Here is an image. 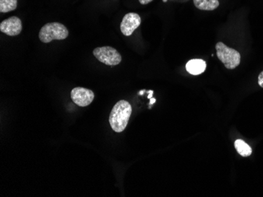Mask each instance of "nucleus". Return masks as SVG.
<instances>
[{
	"mask_svg": "<svg viewBox=\"0 0 263 197\" xmlns=\"http://www.w3.org/2000/svg\"><path fill=\"white\" fill-rule=\"evenodd\" d=\"M132 111L131 105L126 101H119L118 103H116L112 109L109 118L112 129L117 133L124 131L128 125Z\"/></svg>",
	"mask_w": 263,
	"mask_h": 197,
	"instance_id": "nucleus-1",
	"label": "nucleus"
},
{
	"mask_svg": "<svg viewBox=\"0 0 263 197\" xmlns=\"http://www.w3.org/2000/svg\"><path fill=\"white\" fill-rule=\"evenodd\" d=\"M68 36V29L65 25L58 22L46 24L39 33L40 41L43 43H51L52 40H65Z\"/></svg>",
	"mask_w": 263,
	"mask_h": 197,
	"instance_id": "nucleus-2",
	"label": "nucleus"
},
{
	"mask_svg": "<svg viewBox=\"0 0 263 197\" xmlns=\"http://www.w3.org/2000/svg\"><path fill=\"white\" fill-rule=\"evenodd\" d=\"M217 56L225 68L234 69L240 64V54L237 50L228 47L225 43L218 42L216 44Z\"/></svg>",
	"mask_w": 263,
	"mask_h": 197,
	"instance_id": "nucleus-3",
	"label": "nucleus"
},
{
	"mask_svg": "<svg viewBox=\"0 0 263 197\" xmlns=\"http://www.w3.org/2000/svg\"><path fill=\"white\" fill-rule=\"evenodd\" d=\"M93 55L100 62L110 66L119 65L121 61V54L114 47H97L93 50Z\"/></svg>",
	"mask_w": 263,
	"mask_h": 197,
	"instance_id": "nucleus-4",
	"label": "nucleus"
},
{
	"mask_svg": "<svg viewBox=\"0 0 263 197\" xmlns=\"http://www.w3.org/2000/svg\"><path fill=\"white\" fill-rule=\"evenodd\" d=\"M71 98L80 107H87L95 98L92 90L84 87H75L71 90Z\"/></svg>",
	"mask_w": 263,
	"mask_h": 197,
	"instance_id": "nucleus-5",
	"label": "nucleus"
},
{
	"mask_svg": "<svg viewBox=\"0 0 263 197\" xmlns=\"http://www.w3.org/2000/svg\"><path fill=\"white\" fill-rule=\"evenodd\" d=\"M141 24V18L137 13H128L124 15L121 23V31L125 36H130Z\"/></svg>",
	"mask_w": 263,
	"mask_h": 197,
	"instance_id": "nucleus-6",
	"label": "nucleus"
},
{
	"mask_svg": "<svg viewBox=\"0 0 263 197\" xmlns=\"http://www.w3.org/2000/svg\"><path fill=\"white\" fill-rule=\"evenodd\" d=\"M22 21L18 17H11L0 24V31L8 36H18L22 33Z\"/></svg>",
	"mask_w": 263,
	"mask_h": 197,
	"instance_id": "nucleus-7",
	"label": "nucleus"
},
{
	"mask_svg": "<svg viewBox=\"0 0 263 197\" xmlns=\"http://www.w3.org/2000/svg\"><path fill=\"white\" fill-rule=\"evenodd\" d=\"M206 68H207V63L202 59L190 60L186 64V69L191 75H200L205 71Z\"/></svg>",
	"mask_w": 263,
	"mask_h": 197,
	"instance_id": "nucleus-8",
	"label": "nucleus"
},
{
	"mask_svg": "<svg viewBox=\"0 0 263 197\" xmlns=\"http://www.w3.org/2000/svg\"><path fill=\"white\" fill-rule=\"evenodd\" d=\"M193 3L200 11H215L220 5L218 0H193Z\"/></svg>",
	"mask_w": 263,
	"mask_h": 197,
	"instance_id": "nucleus-9",
	"label": "nucleus"
},
{
	"mask_svg": "<svg viewBox=\"0 0 263 197\" xmlns=\"http://www.w3.org/2000/svg\"><path fill=\"white\" fill-rule=\"evenodd\" d=\"M235 148L240 156L243 157H247L252 154V149L250 145H247L244 141L241 139H237L234 143Z\"/></svg>",
	"mask_w": 263,
	"mask_h": 197,
	"instance_id": "nucleus-10",
	"label": "nucleus"
},
{
	"mask_svg": "<svg viewBox=\"0 0 263 197\" xmlns=\"http://www.w3.org/2000/svg\"><path fill=\"white\" fill-rule=\"evenodd\" d=\"M18 8V0H0V12L8 13Z\"/></svg>",
	"mask_w": 263,
	"mask_h": 197,
	"instance_id": "nucleus-11",
	"label": "nucleus"
},
{
	"mask_svg": "<svg viewBox=\"0 0 263 197\" xmlns=\"http://www.w3.org/2000/svg\"><path fill=\"white\" fill-rule=\"evenodd\" d=\"M258 85L263 88V71L259 74V75H258Z\"/></svg>",
	"mask_w": 263,
	"mask_h": 197,
	"instance_id": "nucleus-12",
	"label": "nucleus"
},
{
	"mask_svg": "<svg viewBox=\"0 0 263 197\" xmlns=\"http://www.w3.org/2000/svg\"><path fill=\"white\" fill-rule=\"evenodd\" d=\"M152 1L153 0H139L140 4H142V5H146V4L152 3Z\"/></svg>",
	"mask_w": 263,
	"mask_h": 197,
	"instance_id": "nucleus-13",
	"label": "nucleus"
},
{
	"mask_svg": "<svg viewBox=\"0 0 263 197\" xmlns=\"http://www.w3.org/2000/svg\"><path fill=\"white\" fill-rule=\"evenodd\" d=\"M155 102H156V100H155V98H152V103H151V104H154Z\"/></svg>",
	"mask_w": 263,
	"mask_h": 197,
	"instance_id": "nucleus-14",
	"label": "nucleus"
},
{
	"mask_svg": "<svg viewBox=\"0 0 263 197\" xmlns=\"http://www.w3.org/2000/svg\"><path fill=\"white\" fill-rule=\"evenodd\" d=\"M163 2L166 3V2H167V0H163Z\"/></svg>",
	"mask_w": 263,
	"mask_h": 197,
	"instance_id": "nucleus-15",
	"label": "nucleus"
}]
</instances>
